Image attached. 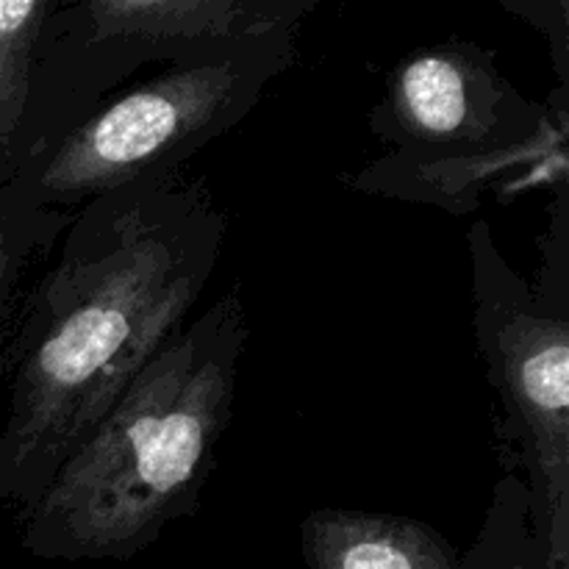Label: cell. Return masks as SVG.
<instances>
[{"label":"cell","instance_id":"1","mask_svg":"<svg viewBox=\"0 0 569 569\" xmlns=\"http://www.w3.org/2000/svg\"><path fill=\"white\" fill-rule=\"evenodd\" d=\"M226 231L214 194L181 176L76 209L11 345L0 500L17 515L187 322Z\"/></svg>","mask_w":569,"mask_h":569},{"label":"cell","instance_id":"8","mask_svg":"<svg viewBox=\"0 0 569 569\" xmlns=\"http://www.w3.org/2000/svg\"><path fill=\"white\" fill-rule=\"evenodd\" d=\"M56 0L0 3V189L14 181V150L31 92L37 39Z\"/></svg>","mask_w":569,"mask_h":569},{"label":"cell","instance_id":"9","mask_svg":"<svg viewBox=\"0 0 569 569\" xmlns=\"http://www.w3.org/2000/svg\"><path fill=\"white\" fill-rule=\"evenodd\" d=\"M70 209L33 203L14 183L0 189V339L6 333L11 303L33 259L50 253L70 226Z\"/></svg>","mask_w":569,"mask_h":569},{"label":"cell","instance_id":"7","mask_svg":"<svg viewBox=\"0 0 569 569\" xmlns=\"http://www.w3.org/2000/svg\"><path fill=\"white\" fill-rule=\"evenodd\" d=\"M309 569H465L442 531L387 511L315 509L300 522Z\"/></svg>","mask_w":569,"mask_h":569},{"label":"cell","instance_id":"2","mask_svg":"<svg viewBox=\"0 0 569 569\" xmlns=\"http://www.w3.org/2000/svg\"><path fill=\"white\" fill-rule=\"evenodd\" d=\"M248 345L242 283L148 361L20 517L44 561H128L198 511L233 417Z\"/></svg>","mask_w":569,"mask_h":569},{"label":"cell","instance_id":"3","mask_svg":"<svg viewBox=\"0 0 569 569\" xmlns=\"http://www.w3.org/2000/svg\"><path fill=\"white\" fill-rule=\"evenodd\" d=\"M370 131L387 153L345 176L378 198L470 214L489 189L569 187V111L526 98L492 48L470 39L422 44L387 72Z\"/></svg>","mask_w":569,"mask_h":569},{"label":"cell","instance_id":"6","mask_svg":"<svg viewBox=\"0 0 569 569\" xmlns=\"http://www.w3.org/2000/svg\"><path fill=\"white\" fill-rule=\"evenodd\" d=\"M472 322L528 498V569H569V300L533 289L487 220L467 231Z\"/></svg>","mask_w":569,"mask_h":569},{"label":"cell","instance_id":"4","mask_svg":"<svg viewBox=\"0 0 569 569\" xmlns=\"http://www.w3.org/2000/svg\"><path fill=\"white\" fill-rule=\"evenodd\" d=\"M295 50L298 33L289 31L161 67L103 100L11 183L33 203L76 211L100 194L181 176L259 106Z\"/></svg>","mask_w":569,"mask_h":569},{"label":"cell","instance_id":"11","mask_svg":"<svg viewBox=\"0 0 569 569\" xmlns=\"http://www.w3.org/2000/svg\"><path fill=\"white\" fill-rule=\"evenodd\" d=\"M506 11L537 28L550 44L559 89L556 92L569 98V3L567 0H500Z\"/></svg>","mask_w":569,"mask_h":569},{"label":"cell","instance_id":"10","mask_svg":"<svg viewBox=\"0 0 569 569\" xmlns=\"http://www.w3.org/2000/svg\"><path fill=\"white\" fill-rule=\"evenodd\" d=\"M465 569H528V498L520 476L506 470L495 483L483 526L461 556Z\"/></svg>","mask_w":569,"mask_h":569},{"label":"cell","instance_id":"5","mask_svg":"<svg viewBox=\"0 0 569 569\" xmlns=\"http://www.w3.org/2000/svg\"><path fill=\"white\" fill-rule=\"evenodd\" d=\"M320 0H56L37 39L17 139L20 176L139 67L181 64L300 31Z\"/></svg>","mask_w":569,"mask_h":569}]
</instances>
